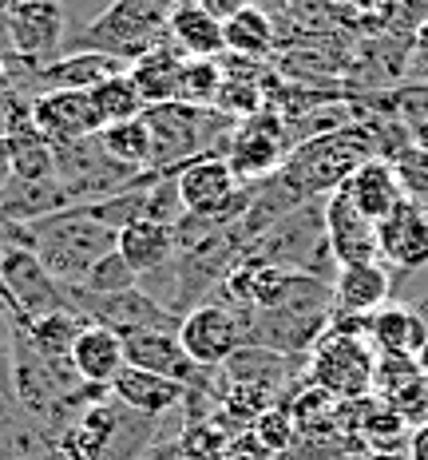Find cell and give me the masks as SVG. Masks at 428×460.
<instances>
[{"mask_svg": "<svg viewBox=\"0 0 428 460\" xmlns=\"http://www.w3.org/2000/svg\"><path fill=\"white\" fill-rule=\"evenodd\" d=\"M333 413H341V401H333L329 393H321V389H306L298 397V405H293V425L298 429H310V433H321V429L329 425V417Z\"/></svg>", "mask_w": 428, "mask_h": 460, "instance_id": "1f68e13d", "label": "cell"}, {"mask_svg": "<svg viewBox=\"0 0 428 460\" xmlns=\"http://www.w3.org/2000/svg\"><path fill=\"white\" fill-rule=\"evenodd\" d=\"M416 4H424V24H428V0H416Z\"/></svg>", "mask_w": 428, "mask_h": 460, "instance_id": "b9f144b4", "label": "cell"}, {"mask_svg": "<svg viewBox=\"0 0 428 460\" xmlns=\"http://www.w3.org/2000/svg\"><path fill=\"white\" fill-rule=\"evenodd\" d=\"M175 190H179V203H183V215L195 218H211V223H231L250 210V195L238 190V179L231 171L226 155H195L190 163L175 171Z\"/></svg>", "mask_w": 428, "mask_h": 460, "instance_id": "8992f818", "label": "cell"}, {"mask_svg": "<svg viewBox=\"0 0 428 460\" xmlns=\"http://www.w3.org/2000/svg\"><path fill=\"white\" fill-rule=\"evenodd\" d=\"M373 381H377V349L369 345V338L357 333H326L313 345L310 358V385L329 393L341 405L373 397Z\"/></svg>", "mask_w": 428, "mask_h": 460, "instance_id": "5b68a950", "label": "cell"}, {"mask_svg": "<svg viewBox=\"0 0 428 460\" xmlns=\"http://www.w3.org/2000/svg\"><path fill=\"white\" fill-rule=\"evenodd\" d=\"M195 4H198V8H206V13H211L218 24H226L231 16L242 13V8L250 4V0H195Z\"/></svg>", "mask_w": 428, "mask_h": 460, "instance_id": "836d02e7", "label": "cell"}, {"mask_svg": "<svg viewBox=\"0 0 428 460\" xmlns=\"http://www.w3.org/2000/svg\"><path fill=\"white\" fill-rule=\"evenodd\" d=\"M4 32L13 40L16 56H24L32 68L52 64L56 52L64 48V8L60 0H8L0 8Z\"/></svg>", "mask_w": 428, "mask_h": 460, "instance_id": "9c48e42d", "label": "cell"}, {"mask_svg": "<svg viewBox=\"0 0 428 460\" xmlns=\"http://www.w3.org/2000/svg\"><path fill=\"white\" fill-rule=\"evenodd\" d=\"M143 119L151 128V167L147 171H155V179L175 175L195 155H211V151H218L214 143L226 147L238 128L231 115H223L214 108H187V103H159V108L143 111Z\"/></svg>", "mask_w": 428, "mask_h": 460, "instance_id": "3957f363", "label": "cell"}, {"mask_svg": "<svg viewBox=\"0 0 428 460\" xmlns=\"http://www.w3.org/2000/svg\"><path fill=\"white\" fill-rule=\"evenodd\" d=\"M135 286H139V274L123 262L119 251H111L108 258H100V262L92 266V274L83 278V286H75V290H83V294H127V290H135Z\"/></svg>", "mask_w": 428, "mask_h": 460, "instance_id": "f546056e", "label": "cell"}, {"mask_svg": "<svg viewBox=\"0 0 428 460\" xmlns=\"http://www.w3.org/2000/svg\"><path fill=\"white\" fill-rule=\"evenodd\" d=\"M377 159V131L365 123H345L337 131H318L290 147L282 171L274 179L290 190L298 203L313 195H333L357 175L361 163Z\"/></svg>", "mask_w": 428, "mask_h": 460, "instance_id": "6da1fadb", "label": "cell"}, {"mask_svg": "<svg viewBox=\"0 0 428 460\" xmlns=\"http://www.w3.org/2000/svg\"><path fill=\"white\" fill-rule=\"evenodd\" d=\"M4 4H8V0H0V8H4Z\"/></svg>", "mask_w": 428, "mask_h": 460, "instance_id": "ee69618b", "label": "cell"}, {"mask_svg": "<svg viewBox=\"0 0 428 460\" xmlns=\"http://www.w3.org/2000/svg\"><path fill=\"white\" fill-rule=\"evenodd\" d=\"M369 460H408V448H377L369 453Z\"/></svg>", "mask_w": 428, "mask_h": 460, "instance_id": "f35d334b", "label": "cell"}, {"mask_svg": "<svg viewBox=\"0 0 428 460\" xmlns=\"http://www.w3.org/2000/svg\"><path fill=\"white\" fill-rule=\"evenodd\" d=\"M293 433H298V425H293L290 409H262V413L254 417V440L266 448V456L290 453Z\"/></svg>", "mask_w": 428, "mask_h": 460, "instance_id": "4dcf8cb0", "label": "cell"}, {"mask_svg": "<svg viewBox=\"0 0 428 460\" xmlns=\"http://www.w3.org/2000/svg\"><path fill=\"white\" fill-rule=\"evenodd\" d=\"M95 143L103 147V155L123 163L131 171H147L151 167V128L147 119H123V123H108V128L95 136Z\"/></svg>", "mask_w": 428, "mask_h": 460, "instance_id": "484cf974", "label": "cell"}, {"mask_svg": "<svg viewBox=\"0 0 428 460\" xmlns=\"http://www.w3.org/2000/svg\"><path fill=\"white\" fill-rule=\"evenodd\" d=\"M72 373L88 385H100V389H111V381L123 373L127 358H123V338L116 330L100 322H88L80 330V338L72 345Z\"/></svg>", "mask_w": 428, "mask_h": 460, "instance_id": "ac0fdd59", "label": "cell"}, {"mask_svg": "<svg viewBox=\"0 0 428 460\" xmlns=\"http://www.w3.org/2000/svg\"><path fill=\"white\" fill-rule=\"evenodd\" d=\"M377 254L389 266L413 274L428 266V210L413 199H405L393 215L377 223Z\"/></svg>", "mask_w": 428, "mask_h": 460, "instance_id": "4fadbf2b", "label": "cell"}, {"mask_svg": "<svg viewBox=\"0 0 428 460\" xmlns=\"http://www.w3.org/2000/svg\"><path fill=\"white\" fill-rule=\"evenodd\" d=\"M329 238V254L337 266H357V262H377V223H369L365 215L354 207V199L345 190L326 195V210H321Z\"/></svg>", "mask_w": 428, "mask_h": 460, "instance_id": "7c38bea8", "label": "cell"}, {"mask_svg": "<svg viewBox=\"0 0 428 460\" xmlns=\"http://www.w3.org/2000/svg\"><path fill=\"white\" fill-rule=\"evenodd\" d=\"M28 325V345L40 353L44 361H56V366H72V345L80 338V330L88 325L80 310H56V314H44L36 322H24Z\"/></svg>", "mask_w": 428, "mask_h": 460, "instance_id": "d4e9b609", "label": "cell"}, {"mask_svg": "<svg viewBox=\"0 0 428 460\" xmlns=\"http://www.w3.org/2000/svg\"><path fill=\"white\" fill-rule=\"evenodd\" d=\"M397 123H405L408 136L428 123V84H408L405 92H397Z\"/></svg>", "mask_w": 428, "mask_h": 460, "instance_id": "d6a6232c", "label": "cell"}, {"mask_svg": "<svg viewBox=\"0 0 428 460\" xmlns=\"http://www.w3.org/2000/svg\"><path fill=\"white\" fill-rule=\"evenodd\" d=\"M88 95H92L95 115H100L103 128H108V123H123V119H139V115L147 111V103H143V95L135 92V84H131L127 72L103 80L100 88H92Z\"/></svg>", "mask_w": 428, "mask_h": 460, "instance_id": "83f0119b", "label": "cell"}, {"mask_svg": "<svg viewBox=\"0 0 428 460\" xmlns=\"http://www.w3.org/2000/svg\"><path fill=\"white\" fill-rule=\"evenodd\" d=\"M179 0H111L80 32L72 52H103L135 64L143 52L167 40V16Z\"/></svg>", "mask_w": 428, "mask_h": 460, "instance_id": "277c9868", "label": "cell"}, {"mask_svg": "<svg viewBox=\"0 0 428 460\" xmlns=\"http://www.w3.org/2000/svg\"><path fill=\"white\" fill-rule=\"evenodd\" d=\"M413 72L421 75V84H428V24H421L413 40Z\"/></svg>", "mask_w": 428, "mask_h": 460, "instance_id": "e575fe53", "label": "cell"}, {"mask_svg": "<svg viewBox=\"0 0 428 460\" xmlns=\"http://www.w3.org/2000/svg\"><path fill=\"white\" fill-rule=\"evenodd\" d=\"M428 341V322L413 305H385L369 318V345L377 358H416Z\"/></svg>", "mask_w": 428, "mask_h": 460, "instance_id": "ffe728a7", "label": "cell"}, {"mask_svg": "<svg viewBox=\"0 0 428 460\" xmlns=\"http://www.w3.org/2000/svg\"><path fill=\"white\" fill-rule=\"evenodd\" d=\"M223 40H226V52L231 56L262 64L266 56L274 52V44H278V32H274L270 13H262L258 4H246L242 13L223 24Z\"/></svg>", "mask_w": 428, "mask_h": 460, "instance_id": "cb8c5ba5", "label": "cell"}, {"mask_svg": "<svg viewBox=\"0 0 428 460\" xmlns=\"http://www.w3.org/2000/svg\"><path fill=\"white\" fill-rule=\"evenodd\" d=\"M0 286L16 302V310L24 314V322H36L56 310H75L68 290L48 274V266L28 246H4L0 251Z\"/></svg>", "mask_w": 428, "mask_h": 460, "instance_id": "52a82bcc", "label": "cell"}, {"mask_svg": "<svg viewBox=\"0 0 428 460\" xmlns=\"http://www.w3.org/2000/svg\"><path fill=\"white\" fill-rule=\"evenodd\" d=\"M416 369H421L424 377H428V341L421 345V353H416Z\"/></svg>", "mask_w": 428, "mask_h": 460, "instance_id": "60d3db41", "label": "cell"}, {"mask_svg": "<svg viewBox=\"0 0 428 460\" xmlns=\"http://www.w3.org/2000/svg\"><path fill=\"white\" fill-rule=\"evenodd\" d=\"M413 147H416V151H424V155H428V123H424V128H416V131H413Z\"/></svg>", "mask_w": 428, "mask_h": 460, "instance_id": "ab89813d", "label": "cell"}, {"mask_svg": "<svg viewBox=\"0 0 428 460\" xmlns=\"http://www.w3.org/2000/svg\"><path fill=\"white\" fill-rule=\"evenodd\" d=\"M116 251L139 278H151L155 270L170 266V258H175V226L155 223V218H139V223L119 230Z\"/></svg>", "mask_w": 428, "mask_h": 460, "instance_id": "7402d4cb", "label": "cell"}, {"mask_svg": "<svg viewBox=\"0 0 428 460\" xmlns=\"http://www.w3.org/2000/svg\"><path fill=\"white\" fill-rule=\"evenodd\" d=\"M123 358H127V366L159 373V377H170V381H179V385H190V381L203 373L183 353L175 330H135V333H123Z\"/></svg>", "mask_w": 428, "mask_h": 460, "instance_id": "5bb4252c", "label": "cell"}, {"mask_svg": "<svg viewBox=\"0 0 428 460\" xmlns=\"http://www.w3.org/2000/svg\"><path fill=\"white\" fill-rule=\"evenodd\" d=\"M183 393H187V385H179V381H170V377H159V373L135 369V366H123V373L111 381V397L139 417L170 413V409L183 401Z\"/></svg>", "mask_w": 428, "mask_h": 460, "instance_id": "44dd1931", "label": "cell"}, {"mask_svg": "<svg viewBox=\"0 0 428 460\" xmlns=\"http://www.w3.org/2000/svg\"><path fill=\"white\" fill-rule=\"evenodd\" d=\"M333 314L337 318H373L377 310L389 305V270L380 262H357V266H337L333 274Z\"/></svg>", "mask_w": 428, "mask_h": 460, "instance_id": "9a60e30c", "label": "cell"}, {"mask_svg": "<svg viewBox=\"0 0 428 460\" xmlns=\"http://www.w3.org/2000/svg\"><path fill=\"white\" fill-rule=\"evenodd\" d=\"M408 460H428V425L413 429V437H408Z\"/></svg>", "mask_w": 428, "mask_h": 460, "instance_id": "d590c367", "label": "cell"}, {"mask_svg": "<svg viewBox=\"0 0 428 460\" xmlns=\"http://www.w3.org/2000/svg\"><path fill=\"white\" fill-rule=\"evenodd\" d=\"M179 345L198 369L226 366L238 349H242V322L234 318L226 305L203 302L179 322Z\"/></svg>", "mask_w": 428, "mask_h": 460, "instance_id": "30bf717a", "label": "cell"}, {"mask_svg": "<svg viewBox=\"0 0 428 460\" xmlns=\"http://www.w3.org/2000/svg\"><path fill=\"white\" fill-rule=\"evenodd\" d=\"M218 88H223V64L218 60H183L175 103H187V108H214Z\"/></svg>", "mask_w": 428, "mask_h": 460, "instance_id": "f1b7e54d", "label": "cell"}, {"mask_svg": "<svg viewBox=\"0 0 428 460\" xmlns=\"http://www.w3.org/2000/svg\"><path fill=\"white\" fill-rule=\"evenodd\" d=\"M127 75L135 84V92L143 95L147 108H159V103H175L179 95V75H183V56L175 52L167 40L155 44L151 52H143L135 64H127Z\"/></svg>", "mask_w": 428, "mask_h": 460, "instance_id": "603a6c76", "label": "cell"}, {"mask_svg": "<svg viewBox=\"0 0 428 460\" xmlns=\"http://www.w3.org/2000/svg\"><path fill=\"white\" fill-rule=\"evenodd\" d=\"M119 420L111 417V409H92V413H83L80 425H72L68 433H64V456L68 460H100L103 448L111 445V437H116Z\"/></svg>", "mask_w": 428, "mask_h": 460, "instance_id": "4316f807", "label": "cell"}, {"mask_svg": "<svg viewBox=\"0 0 428 460\" xmlns=\"http://www.w3.org/2000/svg\"><path fill=\"white\" fill-rule=\"evenodd\" d=\"M167 44L175 48L183 60H223L226 56L223 24H218L206 8H198L195 0H179V4L170 8Z\"/></svg>", "mask_w": 428, "mask_h": 460, "instance_id": "e0dca14e", "label": "cell"}, {"mask_svg": "<svg viewBox=\"0 0 428 460\" xmlns=\"http://www.w3.org/2000/svg\"><path fill=\"white\" fill-rule=\"evenodd\" d=\"M341 190L354 199V207L369 218V223H380V218L393 215V210L408 199L401 175H397V167H393L389 159H380V155L369 159V163H361L357 175L349 179V183L341 187Z\"/></svg>", "mask_w": 428, "mask_h": 460, "instance_id": "d6986e66", "label": "cell"}, {"mask_svg": "<svg viewBox=\"0 0 428 460\" xmlns=\"http://www.w3.org/2000/svg\"><path fill=\"white\" fill-rule=\"evenodd\" d=\"M285 155V123L270 111H258L234 128L231 143H226V163H231L238 183H262L282 171Z\"/></svg>", "mask_w": 428, "mask_h": 460, "instance_id": "ba28073f", "label": "cell"}, {"mask_svg": "<svg viewBox=\"0 0 428 460\" xmlns=\"http://www.w3.org/2000/svg\"><path fill=\"white\" fill-rule=\"evenodd\" d=\"M28 115H32L36 131H40L52 147L95 139L103 131L88 92H40L28 103Z\"/></svg>", "mask_w": 428, "mask_h": 460, "instance_id": "8fae6325", "label": "cell"}, {"mask_svg": "<svg viewBox=\"0 0 428 460\" xmlns=\"http://www.w3.org/2000/svg\"><path fill=\"white\" fill-rule=\"evenodd\" d=\"M0 203H4V190H0Z\"/></svg>", "mask_w": 428, "mask_h": 460, "instance_id": "7bdbcfd3", "label": "cell"}, {"mask_svg": "<svg viewBox=\"0 0 428 460\" xmlns=\"http://www.w3.org/2000/svg\"><path fill=\"white\" fill-rule=\"evenodd\" d=\"M13 95V72H8V60L0 56V103Z\"/></svg>", "mask_w": 428, "mask_h": 460, "instance_id": "74e56055", "label": "cell"}, {"mask_svg": "<svg viewBox=\"0 0 428 460\" xmlns=\"http://www.w3.org/2000/svg\"><path fill=\"white\" fill-rule=\"evenodd\" d=\"M13 183V147H8V139L0 136V190Z\"/></svg>", "mask_w": 428, "mask_h": 460, "instance_id": "8d00e7d4", "label": "cell"}, {"mask_svg": "<svg viewBox=\"0 0 428 460\" xmlns=\"http://www.w3.org/2000/svg\"><path fill=\"white\" fill-rule=\"evenodd\" d=\"M116 243H119V230L103 226L83 207L60 210V215L40 218V223H28V230L21 234V246H28L40 258L48 274L60 286H83L92 266L116 251Z\"/></svg>", "mask_w": 428, "mask_h": 460, "instance_id": "7a4b0ae2", "label": "cell"}, {"mask_svg": "<svg viewBox=\"0 0 428 460\" xmlns=\"http://www.w3.org/2000/svg\"><path fill=\"white\" fill-rule=\"evenodd\" d=\"M119 72H127V64L116 60V56L68 52V56H56L52 64H40L32 72V84H36V95L40 92H92Z\"/></svg>", "mask_w": 428, "mask_h": 460, "instance_id": "2e32d148", "label": "cell"}]
</instances>
